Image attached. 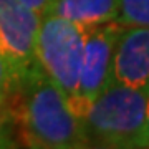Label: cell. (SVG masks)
I'll use <instances>...</instances> for the list:
<instances>
[{"label": "cell", "mask_w": 149, "mask_h": 149, "mask_svg": "<svg viewBox=\"0 0 149 149\" xmlns=\"http://www.w3.org/2000/svg\"><path fill=\"white\" fill-rule=\"evenodd\" d=\"M20 141L45 149H73L88 141L81 119L37 60L17 81L10 98Z\"/></svg>", "instance_id": "6da1fadb"}, {"label": "cell", "mask_w": 149, "mask_h": 149, "mask_svg": "<svg viewBox=\"0 0 149 149\" xmlns=\"http://www.w3.org/2000/svg\"><path fill=\"white\" fill-rule=\"evenodd\" d=\"M149 86L113 81L88 104L81 118L88 141L118 149L144 148Z\"/></svg>", "instance_id": "7a4b0ae2"}, {"label": "cell", "mask_w": 149, "mask_h": 149, "mask_svg": "<svg viewBox=\"0 0 149 149\" xmlns=\"http://www.w3.org/2000/svg\"><path fill=\"white\" fill-rule=\"evenodd\" d=\"M81 55L83 27L61 17L43 15L37 35L35 58L80 119L85 114V104L80 98Z\"/></svg>", "instance_id": "3957f363"}, {"label": "cell", "mask_w": 149, "mask_h": 149, "mask_svg": "<svg viewBox=\"0 0 149 149\" xmlns=\"http://www.w3.org/2000/svg\"><path fill=\"white\" fill-rule=\"evenodd\" d=\"M121 23L108 22L83 27V55L80 68V98L85 111L96 96L113 83L114 48Z\"/></svg>", "instance_id": "277c9868"}, {"label": "cell", "mask_w": 149, "mask_h": 149, "mask_svg": "<svg viewBox=\"0 0 149 149\" xmlns=\"http://www.w3.org/2000/svg\"><path fill=\"white\" fill-rule=\"evenodd\" d=\"M42 17L20 0H0V53L17 81L35 61V45Z\"/></svg>", "instance_id": "5b68a950"}, {"label": "cell", "mask_w": 149, "mask_h": 149, "mask_svg": "<svg viewBox=\"0 0 149 149\" xmlns=\"http://www.w3.org/2000/svg\"><path fill=\"white\" fill-rule=\"evenodd\" d=\"M113 81L149 86V28L121 25L114 48Z\"/></svg>", "instance_id": "8992f818"}, {"label": "cell", "mask_w": 149, "mask_h": 149, "mask_svg": "<svg viewBox=\"0 0 149 149\" xmlns=\"http://www.w3.org/2000/svg\"><path fill=\"white\" fill-rule=\"evenodd\" d=\"M119 0H55L47 15L61 17L80 25L93 27L116 22Z\"/></svg>", "instance_id": "52a82bcc"}, {"label": "cell", "mask_w": 149, "mask_h": 149, "mask_svg": "<svg viewBox=\"0 0 149 149\" xmlns=\"http://www.w3.org/2000/svg\"><path fill=\"white\" fill-rule=\"evenodd\" d=\"M116 22L124 27L149 28V0H119Z\"/></svg>", "instance_id": "ba28073f"}, {"label": "cell", "mask_w": 149, "mask_h": 149, "mask_svg": "<svg viewBox=\"0 0 149 149\" xmlns=\"http://www.w3.org/2000/svg\"><path fill=\"white\" fill-rule=\"evenodd\" d=\"M20 129L10 103L0 104V149H17Z\"/></svg>", "instance_id": "9c48e42d"}, {"label": "cell", "mask_w": 149, "mask_h": 149, "mask_svg": "<svg viewBox=\"0 0 149 149\" xmlns=\"http://www.w3.org/2000/svg\"><path fill=\"white\" fill-rule=\"evenodd\" d=\"M17 86V76L12 66L5 60V56L0 53V104H5L10 101L12 95Z\"/></svg>", "instance_id": "30bf717a"}, {"label": "cell", "mask_w": 149, "mask_h": 149, "mask_svg": "<svg viewBox=\"0 0 149 149\" xmlns=\"http://www.w3.org/2000/svg\"><path fill=\"white\" fill-rule=\"evenodd\" d=\"M22 3H25L28 8H32L33 12H37L40 17L47 15L48 10L52 8V5L55 3V0H20Z\"/></svg>", "instance_id": "8fae6325"}, {"label": "cell", "mask_w": 149, "mask_h": 149, "mask_svg": "<svg viewBox=\"0 0 149 149\" xmlns=\"http://www.w3.org/2000/svg\"><path fill=\"white\" fill-rule=\"evenodd\" d=\"M73 149H118V148H111V146H106V144H98L93 143V141H85V143L78 144Z\"/></svg>", "instance_id": "7c38bea8"}, {"label": "cell", "mask_w": 149, "mask_h": 149, "mask_svg": "<svg viewBox=\"0 0 149 149\" xmlns=\"http://www.w3.org/2000/svg\"><path fill=\"white\" fill-rule=\"evenodd\" d=\"M144 146H149V98H148V114H146V126H144Z\"/></svg>", "instance_id": "4fadbf2b"}, {"label": "cell", "mask_w": 149, "mask_h": 149, "mask_svg": "<svg viewBox=\"0 0 149 149\" xmlns=\"http://www.w3.org/2000/svg\"><path fill=\"white\" fill-rule=\"evenodd\" d=\"M27 148L28 149H45V148H42V146H38V144H27Z\"/></svg>", "instance_id": "5bb4252c"}, {"label": "cell", "mask_w": 149, "mask_h": 149, "mask_svg": "<svg viewBox=\"0 0 149 149\" xmlns=\"http://www.w3.org/2000/svg\"><path fill=\"white\" fill-rule=\"evenodd\" d=\"M138 149H149V146H144V148H138Z\"/></svg>", "instance_id": "9a60e30c"}]
</instances>
